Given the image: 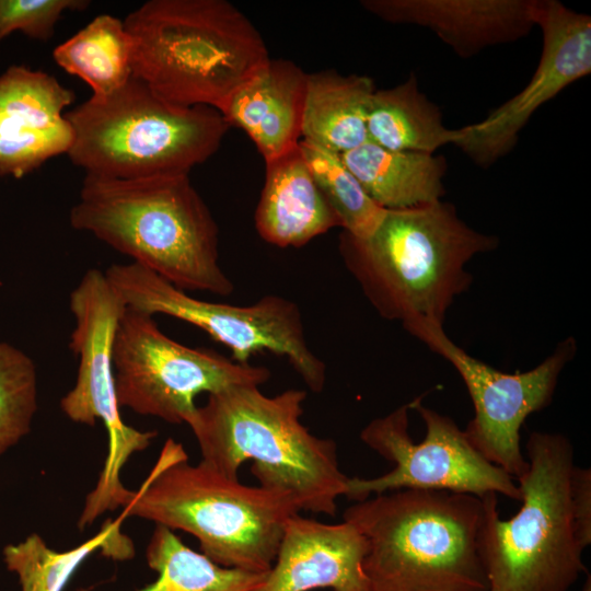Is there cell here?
<instances>
[{
	"mask_svg": "<svg viewBox=\"0 0 591 591\" xmlns=\"http://www.w3.org/2000/svg\"><path fill=\"white\" fill-rule=\"evenodd\" d=\"M65 71L89 84L95 96H104L132 76L131 40L124 21L100 14L53 53Z\"/></svg>",
	"mask_w": 591,
	"mask_h": 591,
	"instance_id": "24",
	"label": "cell"
},
{
	"mask_svg": "<svg viewBox=\"0 0 591 591\" xmlns=\"http://www.w3.org/2000/svg\"><path fill=\"white\" fill-rule=\"evenodd\" d=\"M499 240L466 224L447 201L385 211L367 237L343 231L338 250L375 311L402 324L424 317L443 324L473 281L466 265Z\"/></svg>",
	"mask_w": 591,
	"mask_h": 591,
	"instance_id": "4",
	"label": "cell"
},
{
	"mask_svg": "<svg viewBox=\"0 0 591 591\" xmlns=\"http://www.w3.org/2000/svg\"><path fill=\"white\" fill-rule=\"evenodd\" d=\"M484 513L472 494L399 489L356 501L343 519L366 540L370 591H488Z\"/></svg>",
	"mask_w": 591,
	"mask_h": 591,
	"instance_id": "5",
	"label": "cell"
},
{
	"mask_svg": "<svg viewBox=\"0 0 591 591\" xmlns=\"http://www.w3.org/2000/svg\"><path fill=\"white\" fill-rule=\"evenodd\" d=\"M374 91L368 76L308 73L301 139L338 154L367 142V113Z\"/></svg>",
	"mask_w": 591,
	"mask_h": 591,
	"instance_id": "20",
	"label": "cell"
},
{
	"mask_svg": "<svg viewBox=\"0 0 591 591\" xmlns=\"http://www.w3.org/2000/svg\"><path fill=\"white\" fill-rule=\"evenodd\" d=\"M300 508L286 493L246 486L208 463H188L169 438L142 486L123 507L126 517L195 536L213 563L257 573L275 561L287 520Z\"/></svg>",
	"mask_w": 591,
	"mask_h": 591,
	"instance_id": "7",
	"label": "cell"
},
{
	"mask_svg": "<svg viewBox=\"0 0 591 591\" xmlns=\"http://www.w3.org/2000/svg\"><path fill=\"white\" fill-rule=\"evenodd\" d=\"M74 326L69 347L79 359L73 387L60 408L71 420L94 426L101 420L107 432V453L97 483L84 501L78 526L85 529L100 515L123 508L130 493L120 473L129 459L147 449L155 431H141L124 422L116 398L113 371L115 332L126 305L105 276L88 269L69 296Z\"/></svg>",
	"mask_w": 591,
	"mask_h": 591,
	"instance_id": "9",
	"label": "cell"
},
{
	"mask_svg": "<svg viewBox=\"0 0 591 591\" xmlns=\"http://www.w3.org/2000/svg\"><path fill=\"white\" fill-rule=\"evenodd\" d=\"M68 155L88 175L132 179L189 175L219 149L229 126L208 106H182L135 77L68 112Z\"/></svg>",
	"mask_w": 591,
	"mask_h": 591,
	"instance_id": "8",
	"label": "cell"
},
{
	"mask_svg": "<svg viewBox=\"0 0 591 591\" xmlns=\"http://www.w3.org/2000/svg\"><path fill=\"white\" fill-rule=\"evenodd\" d=\"M581 591H591V578H590V576H588V579H587V581H586V583H584Z\"/></svg>",
	"mask_w": 591,
	"mask_h": 591,
	"instance_id": "30",
	"label": "cell"
},
{
	"mask_svg": "<svg viewBox=\"0 0 591 591\" xmlns=\"http://www.w3.org/2000/svg\"><path fill=\"white\" fill-rule=\"evenodd\" d=\"M363 535L351 523L292 514L260 591H370L362 570Z\"/></svg>",
	"mask_w": 591,
	"mask_h": 591,
	"instance_id": "15",
	"label": "cell"
},
{
	"mask_svg": "<svg viewBox=\"0 0 591 591\" xmlns=\"http://www.w3.org/2000/svg\"><path fill=\"white\" fill-rule=\"evenodd\" d=\"M125 518L121 513L116 520L107 519L94 536L63 552L50 548L40 535L32 533L4 546L3 563L16 576L21 591H65L81 565L97 552L116 561L134 557V544L121 532Z\"/></svg>",
	"mask_w": 591,
	"mask_h": 591,
	"instance_id": "21",
	"label": "cell"
},
{
	"mask_svg": "<svg viewBox=\"0 0 591 591\" xmlns=\"http://www.w3.org/2000/svg\"><path fill=\"white\" fill-rule=\"evenodd\" d=\"M73 139L69 121L39 129L0 116V176L23 177L51 157L68 153Z\"/></svg>",
	"mask_w": 591,
	"mask_h": 591,
	"instance_id": "28",
	"label": "cell"
},
{
	"mask_svg": "<svg viewBox=\"0 0 591 591\" xmlns=\"http://www.w3.org/2000/svg\"><path fill=\"white\" fill-rule=\"evenodd\" d=\"M364 192L380 207L394 210L441 200L448 164L443 157L385 149L371 141L340 154Z\"/></svg>",
	"mask_w": 591,
	"mask_h": 591,
	"instance_id": "19",
	"label": "cell"
},
{
	"mask_svg": "<svg viewBox=\"0 0 591 591\" xmlns=\"http://www.w3.org/2000/svg\"><path fill=\"white\" fill-rule=\"evenodd\" d=\"M529 468L517 480L522 506L500 518L498 495L484 496L482 559L488 591H568L591 544V471L573 461L561 433L534 431Z\"/></svg>",
	"mask_w": 591,
	"mask_h": 591,
	"instance_id": "1",
	"label": "cell"
},
{
	"mask_svg": "<svg viewBox=\"0 0 591 591\" xmlns=\"http://www.w3.org/2000/svg\"><path fill=\"white\" fill-rule=\"evenodd\" d=\"M299 148L343 231L356 237L369 236L386 209L370 198L345 165L340 154L302 139Z\"/></svg>",
	"mask_w": 591,
	"mask_h": 591,
	"instance_id": "25",
	"label": "cell"
},
{
	"mask_svg": "<svg viewBox=\"0 0 591 591\" xmlns=\"http://www.w3.org/2000/svg\"><path fill=\"white\" fill-rule=\"evenodd\" d=\"M84 0H0V43L15 31L46 40L66 10L83 9Z\"/></svg>",
	"mask_w": 591,
	"mask_h": 591,
	"instance_id": "29",
	"label": "cell"
},
{
	"mask_svg": "<svg viewBox=\"0 0 591 591\" xmlns=\"http://www.w3.org/2000/svg\"><path fill=\"white\" fill-rule=\"evenodd\" d=\"M259 236L279 247H299L340 227L301 153L296 149L266 162L264 187L255 211Z\"/></svg>",
	"mask_w": 591,
	"mask_h": 591,
	"instance_id": "18",
	"label": "cell"
},
{
	"mask_svg": "<svg viewBox=\"0 0 591 591\" xmlns=\"http://www.w3.org/2000/svg\"><path fill=\"white\" fill-rule=\"evenodd\" d=\"M146 559L157 579L136 591H260L268 573L222 567L163 525H155Z\"/></svg>",
	"mask_w": 591,
	"mask_h": 591,
	"instance_id": "23",
	"label": "cell"
},
{
	"mask_svg": "<svg viewBox=\"0 0 591 591\" xmlns=\"http://www.w3.org/2000/svg\"><path fill=\"white\" fill-rule=\"evenodd\" d=\"M368 141L396 151L434 153L454 144L460 129H449L440 109L420 92L416 76L394 88L375 90L367 113Z\"/></svg>",
	"mask_w": 591,
	"mask_h": 591,
	"instance_id": "22",
	"label": "cell"
},
{
	"mask_svg": "<svg viewBox=\"0 0 591 591\" xmlns=\"http://www.w3.org/2000/svg\"><path fill=\"white\" fill-rule=\"evenodd\" d=\"M303 390L275 396L258 385H235L209 394L188 426L204 462L230 478L253 461L259 486L291 495L301 510L336 514V500L346 491L333 440L312 434L302 425Z\"/></svg>",
	"mask_w": 591,
	"mask_h": 591,
	"instance_id": "3",
	"label": "cell"
},
{
	"mask_svg": "<svg viewBox=\"0 0 591 591\" xmlns=\"http://www.w3.org/2000/svg\"><path fill=\"white\" fill-rule=\"evenodd\" d=\"M534 0H364L361 5L394 24L432 31L462 58L515 42L535 25Z\"/></svg>",
	"mask_w": 591,
	"mask_h": 591,
	"instance_id": "16",
	"label": "cell"
},
{
	"mask_svg": "<svg viewBox=\"0 0 591 591\" xmlns=\"http://www.w3.org/2000/svg\"><path fill=\"white\" fill-rule=\"evenodd\" d=\"M306 77L290 60L269 59L219 112L242 129L266 162L296 149L302 137Z\"/></svg>",
	"mask_w": 591,
	"mask_h": 591,
	"instance_id": "17",
	"label": "cell"
},
{
	"mask_svg": "<svg viewBox=\"0 0 591 591\" xmlns=\"http://www.w3.org/2000/svg\"><path fill=\"white\" fill-rule=\"evenodd\" d=\"M73 229L93 234L184 291L229 296L219 230L189 175L120 179L85 174Z\"/></svg>",
	"mask_w": 591,
	"mask_h": 591,
	"instance_id": "2",
	"label": "cell"
},
{
	"mask_svg": "<svg viewBox=\"0 0 591 591\" xmlns=\"http://www.w3.org/2000/svg\"><path fill=\"white\" fill-rule=\"evenodd\" d=\"M543 35L538 65L528 84L482 120L460 129L454 143L479 166H489L517 144L532 115L565 88L591 73V19L556 0H534Z\"/></svg>",
	"mask_w": 591,
	"mask_h": 591,
	"instance_id": "14",
	"label": "cell"
},
{
	"mask_svg": "<svg viewBox=\"0 0 591 591\" xmlns=\"http://www.w3.org/2000/svg\"><path fill=\"white\" fill-rule=\"evenodd\" d=\"M74 99L54 77L24 66L0 74V116L31 128L45 129L62 121V109Z\"/></svg>",
	"mask_w": 591,
	"mask_h": 591,
	"instance_id": "26",
	"label": "cell"
},
{
	"mask_svg": "<svg viewBox=\"0 0 591 591\" xmlns=\"http://www.w3.org/2000/svg\"><path fill=\"white\" fill-rule=\"evenodd\" d=\"M37 407L33 359L20 348L0 341V456L31 431Z\"/></svg>",
	"mask_w": 591,
	"mask_h": 591,
	"instance_id": "27",
	"label": "cell"
},
{
	"mask_svg": "<svg viewBox=\"0 0 591 591\" xmlns=\"http://www.w3.org/2000/svg\"><path fill=\"white\" fill-rule=\"evenodd\" d=\"M113 371L119 408L186 425L199 394L235 385L260 386L270 378L267 368L183 345L166 336L152 315L127 306L114 336Z\"/></svg>",
	"mask_w": 591,
	"mask_h": 591,
	"instance_id": "12",
	"label": "cell"
},
{
	"mask_svg": "<svg viewBox=\"0 0 591 591\" xmlns=\"http://www.w3.org/2000/svg\"><path fill=\"white\" fill-rule=\"evenodd\" d=\"M124 25L132 77L176 105L220 112L270 59L258 30L225 0H150Z\"/></svg>",
	"mask_w": 591,
	"mask_h": 591,
	"instance_id": "6",
	"label": "cell"
},
{
	"mask_svg": "<svg viewBox=\"0 0 591 591\" xmlns=\"http://www.w3.org/2000/svg\"><path fill=\"white\" fill-rule=\"evenodd\" d=\"M402 325L461 376L474 406V417L464 429L474 449L515 480L521 478L529 468L521 427L531 414L552 403L559 376L577 352L576 339L565 338L531 370L507 373L467 354L440 322L413 317Z\"/></svg>",
	"mask_w": 591,
	"mask_h": 591,
	"instance_id": "13",
	"label": "cell"
},
{
	"mask_svg": "<svg viewBox=\"0 0 591 591\" xmlns=\"http://www.w3.org/2000/svg\"><path fill=\"white\" fill-rule=\"evenodd\" d=\"M104 273L127 308L198 327L229 348L237 363H250L254 354L264 350L282 356L311 391L322 392L325 364L308 345L294 302L274 294L244 306L205 301L132 262L113 264Z\"/></svg>",
	"mask_w": 591,
	"mask_h": 591,
	"instance_id": "11",
	"label": "cell"
},
{
	"mask_svg": "<svg viewBox=\"0 0 591 591\" xmlns=\"http://www.w3.org/2000/svg\"><path fill=\"white\" fill-rule=\"evenodd\" d=\"M361 441L394 467L374 478H348L345 497L361 501L399 489H432L521 500L517 480L486 460L449 416L421 397L372 419Z\"/></svg>",
	"mask_w": 591,
	"mask_h": 591,
	"instance_id": "10",
	"label": "cell"
}]
</instances>
